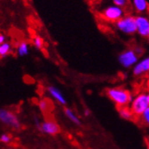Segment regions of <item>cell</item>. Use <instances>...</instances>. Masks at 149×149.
I'll return each mask as SVG.
<instances>
[{
	"mask_svg": "<svg viewBox=\"0 0 149 149\" xmlns=\"http://www.w3.org/2000/svg\"><path fill=\"white\" fill-rule=\"evenodd\" d=\"M105 94L117 105L118 108L123 106H129L134 98L132 94L128 89L121 87L107 88Z\"/></svg>",
	"mask_w": 149,
	"mask_h": 149,
	"instance_id": "6da1fadb",
	"label": "cell"
},
{
	"mask_svg": "<svg viewBox=\"0 0 149 149\" xmlns=\"http://www.w3.org/2000/svg\"><path fill=\"white\" fill-rule=\"evenodd\" d=\"M115 29L124 35L132 36L137 33L136 16L130 13L125 15L123 18L114 23Z\"/></svg>",
	"mask_w": 149,
	"mask_h": 149,
	"instance_id": "7a4b0ae2",
	"label": "cell"
},
{
	"mask_svg": "<svg viewBox=\"0 0 149 149\" xmlns=\"http://www.w3.org/2000/svg\"><path fill=\"white\" fill-rule=\"evenodd\" d=\"M125 15V9L113 4L110 6H107L102 10V12L100 13V17L107 22L115 23L120 19L123 18Z\"/></svg>",
	"mask_w": 149,
	"mask_h": 149,
	"instance_id": "3957f363",
	"label": "cell"
},
{
	"mask_svg": "<svg viewBox=\"0 0 149 149\" xmlns=\"http://www.w3.org/2000/svg\"><path fill=\"white\" fill-rule=\"evenodd\" d=\"M130 109L135 116V119L139 120V118L143 114V113L149 107V102L147 94L146 93H139L135 97L132 102L130 104Z\"/></svg>",
	"mask_w": 149,
	"mask_h": 149,
	"instance_id": "277c9868",
	"label": "cell"
},
{
	"mask_svg": "<svg viewBox=\"0 0 149 149\" xmlns=\"http://www.w3.org/2000/svg\"><path fill=\"white\" fill-rule=\"evenodd\" d=\"M139 56L134 50V48H128L121 52L119 56L118 61L120 64L124 68H133L139 62Z\"/></svg>",
	"mask_w": 149,
	"mask_h": 149,
	"instance_id": "5b68a950",
	"label": "cell"
},
{
	"mask_svg": "<svg viewBox=\"0 0 149 149\" xmlns=\"http://www.w3.org/2000/svg\"><path fill=\"white\" fill-rule=\"evenodd\" d=\"M0 120H1V121L4 124L7 125L13 129L18 130L21 127V123H20V120H19L18 117L13 112H11L7 109L0 110Z\"/></svg>",
	"mask_w": 149,
	"mask_h": 149,
	"instance_id": "8992f818",
	"label": "cell"
},
{
	"mask_svg": "<svg viewBox=\"0 0 149 149\" xmlns=\"http://www.w3.org/2000/svg\"><path fill=\"white\" fill-rule=\"evenodd\" d=\"M136 24H137V33L139 37L147 38L149 36V15H138L136 16Z\"/></svg>",
	"mask_w": 149,
	"mask_h": 149,
	"instance_id": "52a82bcc",
	"label": "cell"
},
{
	"mask_svg": "<svg viewBox=\"0 0 149 149\" xmlns=\"http://www.w3.org/2000/svg\"><path fill=\"white\" fill-rule=\"evenodd\" d=\"M132 72L137 77L149 73V56H146L139 61L137 64L132 68Z\"/></svg>",
	"mask_w": 149,
	"mask_h": 149,
	"instance_id": "ba28073f",
	"label": "cell"
},
{
	"mask_svg": "<svg viewBox=\"0 0 149 149\" xmlns=\"http://www.w3.org/2000/svg\"><path fill=\"white\" fill-rule=\"evenodd\" d=\"M39 130L48 135H56L60 132L61 129L55 120H46L44 123H41Z\"/></svg>",
	"mask_w": 149,
	"mask_h": 149,
	"instance_id": "9c48e42d",
	"label": "cell"
},
{
	"mask_svg": "<svg viewBox=\"0 0 149 149\" xmlns=\"http://www.w3.org/2000/svg\"><path fill=\"white\" fill-rule=\"evenodd\" d=\"M130 5L138 15H145L149 12V3L147 0H130Z\"/></svg>",
	"mask_w": 149,
	"mask_h": 149,
	"instance_id": "30bf717a",
	"label": "cell"
},
{
	"mask_svg": "<svg viewBox=\"0 0 149 149\" xmlns=\"http://www.w3.org/2000/svg\"><path fill=\"white\" fill-rule=\"evenodd\" d=\"M47 91L50 94V96L56 102H58L59 104H63V105L66 104V99L63 96V94L57 88L54 87V86H50L47 88Z\"/></svg>",
	"mask_w": 149,
	"mask_h": 149,
	"instance_id": "8fae6325",
	"label": "cell"
},
{
	"mask_svg": "<svg viewBox=\"0 0 149 149\" xmlns=\"http://www.w3.org/2000/svg\"><path fill=\"white\" fill-rule=\"evenodd\" d=\"M119 114L121 118L125 120H136L130 106L119 107Z\"/></svg>",
	"mask_w": 149,
	"mask_h": 149,
	"instance_id": "7c38bea8",
	"label": "cell"
},
{
	"mask_svg": "<svg viewBox=\"0 0 149 149\" xmlns=\"http://www.w3.org/2000/svg\"><path fill=\"white\" fill-rule=\"evenodd\" d=\"M38 107L43 113H49L53 109L52 103L49 99L47 98H42L40 99L38 102Z\"/></svg>",
	"mask_w": 149,
	"mask_h": 149,
	"instance_id": "4fadbf2b",
	"label": "cell"
},
{
	"mask_svg": "<svg viewBox=\"0 0 149 149\" xmlns=\"http://www.w3.org/2000/svg\"><path fill=\"white\" fill-rule=\"evenodd\" d=\"M16 52H17V55L20 56H27V55L29 54V52H30L29 44L27 43L26 41L21 42V43L17 46Z\"/></svg>",
	"mask_w": 149,
	"mask_h": 149,
	"instance_id": "5bb4252c",
	"label": "cell"
},
{
	"mask_svg": "<svg viewBox=\"0 0 149 149\" xmlns=\"http://www.w3.org/2000/svg\"><path fill=\"white\" fill-rule=\"evenodd\" d=\"M13 51V47L11 43L6 41L3 44H0V56L1 58H4L5 56H8Z\"/></svg>",
	"mask_w": 149,
	"mask_h": 149,
	"instance_id": "9a60e30c",
	"label": "cell"
},
{
	"mask_svg": "<svg viewBox=\"0 0 149 149\" xmlns=\"http://www.w3.org/2000/svg\"><path fill=\"white\" fill-rule=\"evenodd\" d=\"M64 113L66 115V117L68 118L71 121H72L73 123L77 124V125H80V120L78 118V116L73 113V111L70 108H65L64 109Z\"/></svg>",
	"mask_w": 149,
	"mask_h": 149,
	"instance_id": "2e32d148",
	"label": "cell"
},
{
	"mask_svg": "<svg viewBox=\"0 0 149 149\" xmlns=\"http://www.w3.org/2000/svg\"><path fill=\"white\" fill-rule=\"evenodd\" d=\"M32 41H33V45L37 49H42L44 47V39L40 37V36H34L32 38Z\"/></svg>",
	"mask_w": 149,
	"mask_h": 149,
	"instance_id": "e0dca14e",
	"label": "cell"
},
{
	"mask_svg": "<svg viewBox=\"0 0 149 149\" xmlns=\"http://www.w3.org/2000/svg\"><path fill=\"white\" fill-rule=\"evenodd\" d=\"M113 4L126 10L130 6V0H113Z\"/></svg>",
	"mask_w": 149,
	"mask_h": 149,
	"instance_id": "ac0fdd59",
	"label": "cell"
},
{
	"mask_svg": "<svg viewBox=\"0 0 149 149\" xmlns=\"http://www.w3.org/2000/svg\"><path fill=\"white\" fill-rule=\"evenodd\" d=\"M139 120L141 121L142 124L146 127H149V107L143 113V114L139 118Z\"/></svg>",
	"mask_w": 149,
	"mask_h": 149,
	"instance_id": "d6986e66",
	"label": "cell"
},
{
	"mask_svg": "<svg viewBox=\"0 0 149 149\" xmlns=\"http://www.w3.org/2000/svg\"><path fill=\"white\" fill-rule=\"evenodd\" d=\"M0 140H1V142H3V143L8 144V143L11 142L12 138H11L10 135L5 133V134H2V135H1V137H0Z\"/></svg>",
	"mask_w": 149,
	"mask_h": 149,
	"instance_id": "ffe728a7",
	"label": "cell"
},
{
	"mask_svg": "<svg viewBox=\"0 0 149 149\" xmlns=\"http://www.w3.org/2000/svg\"><path fill=\"white\" fill-rule=\"evenodd\" d=\"M134 50L136 51V53L138 54L139 56H140V55H142V54L144 53V49L141 47H139V46H136L134 47Z\"/></svg>",
	"mask_w": 149,
	"mask_h": 149,
	"instance_id": "44dd1931",
	"label": "cell"
},
{
	"mask_svg": "<svg viewBox=\"0 0 149 149\" xmlns=\"http://www.w3.org/2000/svg\"><path fill=\"white\" fill-rule=\"evenodd\" d=\"M6 35H5V34H3V33L0 34V44L5 43V42L6 41Z\"/></svg>",
	"mask_w": 149,
	"mask_h": 149,
	"instance_id": "7402d4cb",
	"label": "cell"
},
{
	"mask_svg": "<svg viewBox=\"0 0 149 149\" xmlns=\"http://www.w3.org/2000/svg\"><path fill=\"white\" fill-rule=\"evenodd\" d=\"M146 145L147 149H149V138L146 139Z\"/></svg>",
	"mask_w": 149,
	"mask_h": 149,
	"instance_id": "603a6c76",
	"label": "cell"
},
{
	"mask_svg": "<svg viewBox=\"0 0 149 149\" xmlns=\"http://www.w3.org/2000/svg\"><path fill=\"white\" fill-rule=\"evenodd\" d=\"M84 113H85V115H86V116H88V115L90 114V111H89L88 109H86V110L84 111Z\"/></svg>",
	"mask_w": 149,
	"mask_h": 149,
	"instance_id": "cb8c5ba5",
	"label": "cell"
},
{
	"mask_svg": "<svg viewBox=\"0 0 149 149\" xmlns=\"http://www.w3.org/2000/svg\"><path fill=\"white\" fill-rule=\"evenodd\" d=\"M146 40H147V43H148V45H149V36L147 37V38H146Z\"/></svg>",
	"mask_w": 149,
	"mask_h": 149,
	"instance_id": "d4e9b609",
	"label": "cell"
},
{
	"mask_svg": "<svg viewBox=\"0 0 149 149\" xmlns=\"http://www.w3.org/2000/svg\"><path fill=\"white\" fill-rule=\"evenodd\" d=\"M147 97H148V102H149V93L147 94Z\"/></svg>",
	"mask_w": 149,
	"mask_h": 149,
	"instance_id": "484cf974",
	"label": "cell"
},
{
	"mask_svg": "<svg viewBox=\"0 0 149 149\" xmlns=\"http://www.w3.org/2000/svg\"><path fill=\"white\" fill-rule=\"evenodd\" d=\"M148 84H149V80H148Z\"/></svg>",
	"mask_w": 149,
	"mask_h": 149,
	"instance_id": "4316f807",
	"label": "cell"
}]
</instances>
